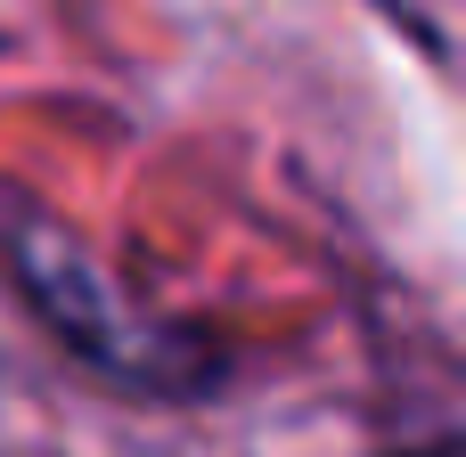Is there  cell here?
I'll use <instances>...</instances> for the list:
<instances>
[{
	"instance_id": "6da1fadb",
	"label": "cell",
	"mask_w": 466,
	"mask_h": 457,
	"mask_svg": "<svg viewBox=\"0 0 466 457\" xmlns=\"http://www.w3.org/2000/svg\"><path fill=\"white\" fill-rule=\"evenodd\" d=\"M401 457H466V442H434V450H401Z\"/></svg>"
}]
</instances>
